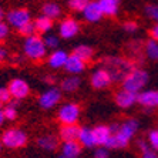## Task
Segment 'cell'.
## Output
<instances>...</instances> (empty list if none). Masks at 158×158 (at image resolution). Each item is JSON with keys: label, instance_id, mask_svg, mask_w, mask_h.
<instances>
[{"label": "cell", "instance_id": "39", "mask_svg": "<svg viewBox=\"0 0 158 158\" xmlns=\"http://www.w3.org/2000/svg\"><path fill=\"white\" fill-rule=\"evenodd\" d=\"M141 158H158V154L155 152L154 150H151V148H148L147 151H144V152H141Z\"/></svg>", "mask_w": 158, "mask_h": 158}, {"label": "cell", "instance_id": "26", "mask_svg": "<svg viewBox=\"0 0 158 158\" xmlns=\"http://www.w3.org/2000/svg\"><path fill=\"white\" fill-rule=\"evenodd\" d=\"M71 54L76 56V57H78L80 60H83V61L85 63V61H88V60L93 59L94 50H93V47L87 46V44H80V46H77V47L74 48Z\"/></svg>", "mask_w": 158, "mask_h": 158}, {"label": "cell", "instance_id": "42", "mask_svg": "<svg viewBox=\"0 0 158 158\" xmlns=\"http://www.w3.org/2000/svg\"><path fill=\"white\" fill-rule=\"evenodd\" d=\"M4 121H6V118H4V114H3V111L0 110V127L4 124Z\"/></svg>", "mask_w": 158, "mask_h": 158}, {"label": "cell", "instance_id": "24", "mask_svg": "<svg viewBox=\"0 0 158 158\" xmlns=\"http://www.w3.org/2000/svg\"><path fill=\"white\" fill-rule=\"evenodd\" d=\"M34 29H36V33H40V34H48V31L52 30L53 27V20L47 19L46 16H39V17L34 20Z\"/></svg>", "mask_w": 158, "mask_h": 158}, {"label": "cell", "instance_id": "11", "mask_svg": "<svg viewBox=\"0 0 158 158\" xmlns=\"http://www.w3.org/2000/svg\"><path fill=\"white\" fill-rule=\"evenodd\" d=\"M137 98H138V94L127 91L124 88L115 93V103H117V106L120 108H130V107H132L137 103Z\"/></svg>", "mask_w": 158, "mask_h": 158}, {"label": "cell", "instance_id": "43", "mask_svg": "<svg viewBox=\"0 0 158 158\" xmlns=\"http://www.w3.org/2000/svg\"><path fill=\"white\" fill-rule=\"evenodd\" d=\"M3 19H4V11H3V7L0 6V23L3 22Z\"/></svg>", "mask_w": 158, "mask_h": 158}, {"label": "cell", "instance_id": "36", "mask_svg": "<svg viewBox=\"0 0 158 158\" xmlns=\"http://www.w3.org/2000/svg\"><path fill=\"white\" fill-rule=\"evenodd\" d=\"M9 24L7 23H4V22H2L0 23V41H3L6 37L9 36Z\"/></svg>", "mask_w": 158, "mask_h": 158}, {"label": "cell", "instance_id": "17", "mask_svg": "<svg viewBox=\"0 0 158 158\" xmlns=\"http://www.w3.org/2000/svg\"><path fill=\"white\" fill-rule=\"evenodd\" d=\"M64 70L70 76H78L80 73H83L85 70V63L83 60H80L78 57H76V56L70 54L66 66H64Z\"/></svg>", "mask_w": 158, "mask_h": 158}, {"label": "cell", "instance_id": "38", "mask_svg": "<svg viewBox=\"0 0 158 158\" xmlns=\"http://www.w3.org/2000/svg\"><path fill=\"white\" fill-rule=\"evenodd\" d=\"M137 147H138V150H140L141 152H144V151H147L148 148H150V145H148V143L145 140L140 138V140H137Z\"/></svg>", "mask_w": 158, "mask_h": 158}, {"label": "cell", "instance_id": "31", "mask_svg": "<svg viewBox=\"0 0 158 158\" xmlns=\"http://www.w3.org/2000/svg\"><path fill=\"white\" fill-rule=\"evenodd\" d=\"M147 143L151 150H154L155 152H157L158 151V130H151V131L148 132Z\"/></svg>", "mask_w": 158, "mask_h": 158}, {"label": "cell", "instance_id": "18", "mask_svg": "<svg viewBox=\"0 0 158 158\" xmlns=\"http://www.w3.org/2000/svg\"><path fill=\"white\" fill-rule=\"evenodd\" d=\"M78 132H80V127H78L77 124L63 125L59 131V135L63 140V143H70V141H77Z\"/></svg>", "mask_w": 158, "mask_h": 158}, {"label": "cell", "instance_id": "16", "mask_svg": "<svg viewBox=\"0 0 158 158\" xmlns=\"http://www.w3.org/2000/svg\"><path fill=\"white\" fill-rule=\"evenodd\" d=\"M69 53L64 52V50H60V48H57V50H53V53L50 56H48V66L52 67V69H64V66H66L67 60H69Z\"/></svg>", "mask_w": 158, "mask_h": 158}, {"label": "cell", "instance_id": "12", "mask_svg": "<svg viewBox=\"0 0 158 158\" xmlns=\"http://www.w3.org/2000/svg\"><path fill=\"white\" fill-rule=\"evenodd\" d=\"M83 16L84 20L88 23H98L103 19V13L100 9L98 2H88L85 9L83 10Z\"/></svg>", "mask_w": 158, "mask_h": 158}, {"label": "cell", "instance_id": "37", "mask_svg": "<svg viewBox=\"0 0 158 158\" xmlns=\"http://www.w3.org/2000/svg\"><path fill=\"white\" fill-rule=\"evenodd\" d=\"M94 158H108V150L106 147H98L94 151Z\"/></svg>", "mask_w": 158, "mask_h": 158}, {"label": "cell", "instance_id": "45", "mask_svg": "<svg viewBox=\"0 0 158 158\" xmlns=\"http://www.w3.org/2000/svg\"><path fill=\"white\" fill-rule=\"evenodd\" d=\"M2 148H3V144H2V140H0V151H2Z\"/></svg>", "mask_w": 158, "mask_h": 158}, {"label": "cell", "instance_id": "5", "mask_svg": "<svg viewBox=\"0 0 158 158\" xmlns=\"http://www.w3.org/2000/svg\"><path fill=\"white\" fill-rule=\"evenodd\" d=\"M80 107L76 103H67L59 108L57 118L63 125H74L80 118Z\"/></svg>", "mask_w": 158, "mask_h": 158}, {"label": "cell", "instance_id": "19", "mask_svg": "<svg viewBox=\"0 0 158 158\" xmlns=\"http://www.w3.org/2000/svg\"><path fill=\"white\" fill-rule=\"evenodd\" d=\"M37 145L44 151H54L59 147V140L53 134H44L37 138Z\"/></svg>", "mask_w": 158, "mask_h": 158}, {"label": "cell", "instance_id": "10", "mask_svg": "<svg viewBox=\"0 0 158 158\" xmlns=\"http://www.w3.org/2000/svg\"><path fill=\"white\" fill-rule=\"evenodd\" d=\"M111 77L108 71L104 70V69H97V70L93 71L91 78H90V83H91V87L96 88V90H103L107 88L111 84Z\"/></svg>", "mask_w": 158, "mask_h": 158}, {"label": "cell", "instance_id": "1", "mask_svg": "<svg viewBox=\"0 0 158 158\" xmlns=\"http://www.w3.org/2000/svg\"><path fill=\"white\" fill-rule=\"evenodd\" d=\"M104 70L108 71L111 80L114 81H123L128 73H131L135 67L132 66V63L127 59H123V57H106L103 60Z\"/></svg>", "mask_w": 158, "mask_h": 158}, {"label": "cell", "instance_id": "27", "mask_svg": "<svg viewBox=\"0 0 158 158\" xmlns=\"http://www.w3.org/2000/svg\"><path fill=\"white\" fill-rule=\"evenodd\" d=\"M144 53L148 59L151 60H158V41L150 39L144 44Z\"/></svg>", "mask_w": 158, "mask_h": 158}, {"label": "cell", "instance_id": "25", "mask_svg": "<svg viewBox=\"0 0 158 158\" xmlns=\"http://www.w3.org/2000/svg\"><path fill=\"white\" fill-rule=\"evenodd\" d=\"M81 85V78L78 76H69L61 81V88L63 91L66 93H74L76 90H78Z\"/></svg>", "mask_w": 158, "mask_h": 158}, {"label": "cell", "instance_id": "28", "mask_svg": "<svg viewBox=\"0 0 158 158\" xmlns=\"http://www.w3.org/2000/svg\"><path fill=\"white\" fill-rule=\"evenodd\" d=\"M2 111H3L4 118H6V120L13 121V120H16V118H17V107H16V103L7 104L4 108H2Z\"/></svg>", "mask_w": 158, "mask_h": 158}, {"label": "cell", "instance_id": "22", "mask_svg": "<svg viewBox=\"0 0 158 158\" xmlns=\"http://www.w3.org/2000/svg\"><path fill=\"white\" fill-rule=\"evenodd\" d=\"M61 154L67 158H78L81 154V145L78 141H70V143H63Z\"/></svg>", "mask_w": 158, "mask_h": 158}, {"label": "cell", "instance_id": "41", "mask_svg": "<svg viewBox=\"0 0 158 158\" xmlns=\"http://www.w3.org/2000/svg\"><path fill=\"white\" fill-rule=\"evenodd\" d=\"M7 57V52H6V48L4 47H0V63H3Z\"/></svg>", "mask_w": 158, "mask_h": 158}, {"label": "cell", "instance_id": "47", "mask_svg": "<svg viewBox=\"0 0 158 158\" xmlns=\"http://www.w3.org/2000/svg\"><path fill=\"white\" fill-rule=\"evenodd\" d=\"M157 130H158V128H157Z\"/></svg>", "mask_w": 158, "mask_h": 158}, {"label": "cell", "instance_id": "35", "mask_svg": "<svg viewBox=\"0 0 158 158\" xmlns=\"http://www.w3.org/2000/svg\"><path fill=\"white\" fill-rule=\"evenodd\" d=\"M123 30L127 31V33H135L137 30H138V24L134 20H128V22H125L123 24Z\"/></svg>", "mask_w": 158, "mask_h": 158}, {"label": "cell", "instance_id": "4", "mask_svg": "<svg viewBox=\"0 0 158 158\" xmlns=\"http://www.w3.org/2000/svg\"><path fill=\"white\" fill-rule=\"evenodd\" d=\"M2 144L7 148H22L27 144V134L20 128H9L2 135Z\"/></svg>", "mask_w": 158, "mask_h": 158}, {"label": "cell", "instance_id": "44", "mask_svg": "<svg viewBox=\"0 0 158 158\" xmlns=\"http://www.w3.org/2000/svg\"><path fill=\"white\" fill-rule=\"evenodd\" d=\"M57 158H67V157H64L63 154H60V155H57Z\"/></svg>", "mask_w": 158, "mask_h": 158}, {"label": "cell", "instance_id": "6", "mask_svg": "<svg viewBox=\"0 0 158 158\" xmlns=\"http://www.w3.org/2000/svg\"><path fill=\"white\" fill-rule=\"evenodd\" d=\"M6 20H7L9 26L20 30L23 26H26V24H29L31 22V15H30V11L27 9L17 7L9 11L6 15Z\"/></svg>", "mask_w": 158, "mask_h": 158}, {"label": "cell", "instance_id": "21", "mask_svg": "<svg viewBox=\"0 0 158 158\" xmlns=\"http://www.w3.org/2000/svg\"><path fill=\"white\" fill-rule=\"evenodd\" d=\"M98 4L103 16H115L120 10L118 0H98Z\"/></svg>", "mask_w": 158, "mask_h": 158}, {"label": "cell", "instance_id": "8", "mask_svg": "<svg viewBox=\"0 0 158 158\" xmlns=\"http://www.w3.org/2000/svg\"><path fill=\"white\" fill-rule=\"evenodd\" d=\"M80 31V23L73 17H66L63 19L59 24V34L63 39H73L76 37Z\"/></svg>", "mask_w": 158, "mask_h": 158}, {"label": "cell", "instance_id": "2", "mask_svg": "<svg viewBox=\"0 0 158 158\" xmlns=\"http://www.w3.org/2000/svg\"><path fill=\"white\" fill-rule=\"evenodd\" d=\"M23 53H24L27 59L33 60V61H39V60L46 57L47 47H46L43 39L34 34L31 37L24 39V41H23Z\"/></svg>", "mask_w": 158, "mask_h": 158}, {"label": "cell", "instance_id": "3", "mask_svg": "<svg viewBox=\"0 0 158 158\" xmlns=\"http://www.w3.org/2000/svg\"><path fill=\"white\" fill-rule=\"evenodd\" d=\"M148 80H150V76H148V73L144 69H134L131 73H128V76L121 83L124 90L138 94L147 85Z\"/></svg>", "mask_w": 158, "mask_h": 158}, {"label": "cell", "instance_id": "30", "mask_svg": "<svg viewBox=\"0 0 158 158\" xmlns=\"http://www.w3.org/2000/svg\"><path fill=\"white\" fill-rule=\"evenodd\" d=\"M144 11H145V15H147L151 20H154L155 23H158V3L147 4V6L144 7Z\"/></svg>", "mask_w": 158, "mask_h": 158}, {"label": "cell", "instance_id": "14", "mask_svg": "<svg viewBox=\"0 0 158 158\" xmlns=\"http://www.w3.org/2000/svg\"><path fill=\"white\" fill-rule=\"evenodd\" d=\"M138 125L140 124H138L135 118H128V120H125L120 124V130H118L117 134H120L123 138H125L130 143L132 140L134 134L137 132V130H138Z\"/></svg>", "mask_w": 158, "mask_h": 158}, {"label": "cell", "instance_id": "29", "mask_svg": "<svg viewBox=\"0 0 158 158\" xmlns=\"http://www.w3.org/2000/svg\"><path fill=\"white\" fill-rule=\"evenodd\" d=\"M44 44L47 48H53V50H57L60 44V37L56 36V34H46L43 39Z\"/></svg>", "mask_w": 158, "mask_h": 158}, {"label": "cell", "instance_id": "33", "mask_svg": "<svg viewBox=\"0 0 158 158\" xmlns=\"http://www.w3.org/2000/svg\"><path fill=\"white\" fill-rule=\"evenodd\" d=\"M19 33L22 34V36H24L26 39H27V37L34 36V33H36V29H34V23H33V22H30L29 24L23 26L22 29L19 30Z\"/></svg>", "mask_w": 158, "mask_h": 158}, {"label": "cell", "instance_id": "7", "mask_svg": "<svg viewBox=\"0 0 158 158\" xmlns=\"http://www.w3.org/2000/svg\"><path fill=\"white\" fill-rule=\"evenodd\" d=\"M60 100H61V90L57 87H52L41 93V96L39 97V106L43 110H50L60 103Z\"/></svg>", "mask_w": 158, "mask_h": 158}, {"label": "cell", "instance_id": "13", "mask_svg": "<svg viewBox=\"0 0 158 158\" xmlns=\"http://www.w3.org/2000/svg\"><path fill=\"white\" fill-rule=\"evenodd\" d=\"M137 103H140L144 108L152 110L154 107H158V90H145L138 94Z\"/></svg>", "mask_w": 158, "mask_h": 158}, {"label": "cell", "instance_id": "46", "mask_svg": "<svg viewBox=\"0 0 158 158\" xmlns=\"http://www.w3.org/2000/svg\"><path fill=\"white\" fill-rule=\"evenodd\" d=\"M0 110H2V103H0Z\"/></svg>", "mask_w": 158, "mask_h": 158}, {"label": "cell", "instance_id": "40", "mask_svg": "<svg viewBox=\"0 0 158 158\" xmlns=\"http://www.w3.org/2000/svg\"><path fill=\"white\" fill-rule=\"evenodd\" d=\"M151 39L158 41V23H155L152 26V29H151Z\"/></svg>", "mask_w": 158, "mask_h": 158}, {"label": "cell", "instance_id": "23", "mask_svg": "<svg viewBox=\"0 0 158 158\" xmlns=\"http://www.w3.org/2000/svg\"><path fill=\"white\" fill-rule=\"evenodd\" d=\"M41 15L46 16V17L50 19V20H54V19L61 16V7H60L59 3L47 2V3H44L43 7H41Z\"/></svg>", "mask_w": 158, "mask_h": 158}, {"label": "cell", "instance_id": "20", "mask_svg": "<svg viewBox=\"0 0 158 158\" xmlns=\"http://www.w3.org/2000/svg\"><path fill=\"white\" fill-rule=\"evenodd\" d=\"M77 141L80 143L81 147H85V148L96 147L94 137H93V131H91V128H88V127H80V132H78Z\"/></svg>", "mask_w": 158, "mask_h": 158}, {"label": "cell", "instance_id": "15", "mask_svg": "<svg viewBox=\"0 0 158 158\" xmlns=\"http://www.w3.org/2000/svg\"><path fill=\"white\" fill-rule=\"evenodd\" d=\"M93 131V137H94V143L98 147H106V144L108 143L110 137L113 135L108 128V125H96L94 128H91Z\"/></svg>", "mask_w": 158, "mask_h": 158}, {"label": "cell", "instance_id": "34", "mask_svg": "<svg viewBox=\"0 0 158 158\" xmlns=\"http://www.w3.org/2000/svg\"><path fill=\"white\" fill-rule=\"evenodd\" d=\"M11 94L7 87H0V103L2 104H10Z\"/></svg>", "mask_w": 158, "mask_h": 158}, {"label": "cell", "instance_id": "9", "mask_svg": "<svg viewBox=\"0 0 158 158\" xmlns=\"http://www.w3.org/2000/svg\"><path fill=\"white\" fill-rule=\"evenodd\" d=\"M7 88L10 91L11 97L16 100H23L30 94L29 83L26 80H23V78H13V80H10Z\"/></svg>", "mask_w": 158, "mask_h": 158}, {"label": "cell", "instance_id": "32", "mask_svg": "<svg viewBox=\"0 0 158 158\" xmlns=\"http://www.w3.org/2000/svg\"><path fill=\"white\" fill-rule=\"evenodd\" d=\"M87 3L88 2H85V0H69V2H67V6H69V9H71V10L81 11V13H83V10L85 9Z\"/></svg>", "mask_w": 158, "mask_h": 158}]
</instances>
